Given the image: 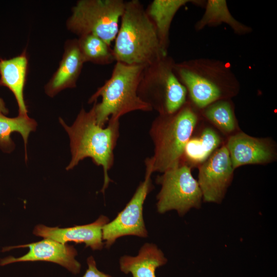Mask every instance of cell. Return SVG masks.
I'll return each mask as SVG.
<instances>
[{
	"label": "cell",
	"mask_w": 277,
	"mask_h": 277,
	"mask_svg": "<svg viewBox=\"0 0 277 277\" xmlns=\"http://www.w3.org/2000/svg\"><path fill=\"white\" fill-rule=\"evenodd\" d=\"M60 123L67 132L70 141L71 160L66 170L73 169L86 157H90L97 166L103 168L104 193L111 181L108 174L114 164V150L119 136V120H110L106 127L96 122L94 106L89 111L82 108L73 124L68 126L61 117Z\"/></svg>",
	"instance_id": "6da1fadb"
},
{
	"label": "cell",
	"mask_w": 277,
	"mask_h": 277,
	"mask_svg": "<svg viewBox=\"0 0 277 277\" xmlns=\"http://www.w3.org/2000/svg\"><path fill=\"white\" fill-rule=\"evenodd\" d=\"M120 21L113 48L116 62L147 66L167 55L140 1L126 2Z\"/></svg>",
	"instance_id": "7a4b0ae2"
},
{
	"label": "cell",
	"mask_w": 277,
	"mask_h": 277,
	"mask_svg": "<svg viewBox=\"0 0 277 277\" xmlns=\"http://www.w3.org/2000/svg\"><path fill=\"white\" fill-rule=\"evenodd\" d=\"M174 72L194 105L204 109L238 92L239 83L229 64L198 58L174 64Z\"/></svg>",
	"instance_id": "3957f363"
},
{
	"label": "cell",
	"mask_w": 277,
	"mask_h": 277,
	"mask_svg": "<svg viewBox=\"0 0 277 277\" xmlns=\"http://www.w3.org/2000/svg\"><path fill=\"white\" fill-rule=\"evenodd\" d=\"M145 67L116 62L110 77L88 100L89 103H93L96 122L100 126L104 127L110 120H119L132 111L152 110L137 93Z\"/></svg>",
	"instance_id": "277c9868"
},
{
	"label": "cell",
	"mask_w": 277,
	"mask_h": 277,
	"mask_svg": "<svg viewBox=\"0 0 277 277\" xmlns=\"http://www.w3.org/2000/svg\"><path fill=\"white\" fill-rule=\"evenodd\" d=\"M198 117L187 102L172 114H159L152 122L150 135L154 154L145 160L152 173L164 172L180 165L185 146L191 138Z\"/></svg>",
	"instance_id": "5b68a950"
},
{
	"label": "cell",
	"mask_w": 277,
	"mask_h": 277,
	"mask_svg": "<svg viewBox=\"0 0 277 277\" xmlns=\"http://www.w3.org/2000/svg\"><path fill=\"white\" fill-rule=\"evenodd\" d=\"M168 54L146 66L139 83V97L159 114H172L186 102L187 91L174 71Z\"/></svg>",
	"instance_id": "8992f818"
},
{
	"label": "cell",
	"mask_w": 277,
	"mask_h": 277,
	"mask_svg": "<svg viewBox=\"0 0 277 277\" xmlns=\"http://www.w3.org/2000/svg\"><path fill=\"white\" fill-rule=\"evenodd\" d=\"M125 3L123 0L77 1L66 21V28L78 37L93 34L111 45L118 32Z\"/></svg>",
	"instance_id": "52a82bcc"
},
{
	"label": "cell",
	"mask_w": 277,
	"mask_h": 277,
	"mask_svg": "<svg viewBox=\"0 0 277 277\" xmlns=\"http://www.w3.org/2000/svg\"><path fill=\"white\" fill-rule=\"evenodd\" d=\"M156 183L162 186L156 197L160 213L175 210L179 215L183 216L191 208L201 207L202 193L187 165L181 164L166 170L157 177Z\"/></svg>",
	"instance_id": "ba28073f"
},
{
	"label": "cell",
	"mask_w": 277,
	"mask_h": 277,
	"mask_svg": "<svg viewBox=\"0 0 277 277\" xmlns=\"http://www.w3.org/2000/svg\"><path fill=\"white\" fill-rule=\"evenodd\" d=\"M152 173L151 170L146 168L145 180L141 183L131 199L113 221L103 226V240L105 241L106 247L109 248L117 238L123 236H147L143 208L145 200L153 188Z\"/></svg>",
	"instance_id": "9c48e42d"
},
{
	"label": "cell",
	"mask_w": 277,
	"mask_h": 277,
	"mask_svg": "<svg viewBox=\"0 0 277 277\" xmlns=\"http://www.w3.org/2000/svg\"><path fill=\"white\" fill-rule=\"evenodd\" d=\"M233 168L225 146L216 150L199 167L198 184L204 202L220 204L233 178Z\"/></svg>",
	"instance_id": "30bf717a"
},
{
	"label": "cell",
	"mask_w": 277,
	"mask_h": 277,
	"mask_svg": "<svg viewBox=\"0 0 277 277\" xmlns=\"http://www.w3.org/2000/svg\"><path fill=\"white\" fill-rule=\"evenodd\" d=\"M29 248V252L17 258L9 256L2 260L0 265L19 262L44 261L57 263L74 274L78 273L81 264L75 259L76 249L71 246L63 244L51 239L15 247Z\"/></svg>",
	"instance_id": "8fae6325"
},
{
	"label": "cell",
	"mask_w": 277,
	"mask_h": 277,
	"mask_svg": "<svg viewBox=\"0 0 277 277\" xmlns=\"http://www.w3.org/2000/svg\"><path fill=\"white\" fill-rule=\"evenodd\" d=\"M109 222L107 216L102 215L93 223L69 228L49 227L36 226L33 233L45 239H51L63 244L68 242L84 243L93 250H100L104 246L102 229Z\"/></svg>",
	"instance_id": "7c38bea8"
},
{
	"label": "cell",
	"mask_w": 277,
	"mask_h": 277,
	"mask_svg": "<svg viewBox=\"0 0 277 277\" xmlns=\"http://www.w3.org/2000/svg\"><path fill=\"white\" fill-rule=\"evenodd\" d=\"M84 63L77 39H67L58 67L45 86L46 94L53 97L63 90L76 87Z\"/></svg>",
	"instance_id": "4fadbf2b"
},
{
	"label": "cell",
	"mask_w": 277,
	"mask_h": 277,
	"mask_svg": "<svg viewBox=\"0 0 277 277\" xmlns=\"http://www.w3.org/2000/svg\"><path fill=\"white\" fill-rule=\"evenodd\" d=\"M226 147L234 169L244 165L267 163L274 156L272 147L267 140L243 132L231 135Z\"/></svg>",
	"instance_id": "5bb4252c"
},
{
	"label": "cell",
	"mask_w": 277,
	"mask_h": 277,
	"mask_svg": "<svg viewBox=\"0 0 277 277\" xmlns=\"http://www.w3.org/2000/svg\"><path fill=\"white\" fill-rule=\"evenodd\" d=\"M28 57L26 50L9 59H0V86L13 93L18 107V115L28 114L24 89L27 80Z\"/></svg>",
	"instance_id": "9a60e30c"
},
{
	"label": "cell",
	"mask_w": 277,
	"mask_h": 277,
	"mask_svg": "<svg viewBox=\"0 0 277 277\" xmlns=\"http://www.w3.org/2000/svg\"><path fill=\"white\" fill-rule=\"evenodd\" d=\"M193 2L189 0H154L145 9L154 26L164 53L167 54L169 31L174 16L181 7Z\"/></svg>",
	"instance_id": "2e32d148"
},
{
	"label": "cell",
	"mask_w": 277,
	"mask_h": 277,
	"mask_svg": "<svg viewBox=\"0 0 277 277\" xmlns=\"http://www.w3.org/2000/svg\"><path fill=\"white\" fill-rule=\"evenodd\" d=\"M167 262L162 251L152 244L146 243L136 256L124 255L120 260V269L133 277H156V269Z\"/></svg>",
	"instance_id": "e0dca14e"
},
{
	"label": "cell",
	"mask_w": 277,
	"mask_h": 277,
	"mask_svg": "<svg viewBox=\"0 0 277 277\" xmlns=\"http://www.w3.org/2000/svg\"><path fill=\"white\" fill-rule=\"evenodd\" d=\"M222 23L229 26L237 34L244 35L252 29L237 21L231 14L225 0H208L206 3L205 11L195 26L197 31L206 26L217 25Z\"/></svg>",
	"instance_id": "ac0fdd59"
},
{
	"label": "cell",
	"mask_w": 277,
	"mask_h": 277,
	"mask_svg": "<svg viewBox=\"0 0 277 277\" xmlns=\"http://www.w3.org/2000/svg\"><path fill=\"white\" fill-rule=\"evenodd\" d=\"M36 126V121L28 114L8 117L0 112V148L6 151L12 150L14 144L11 138V134L17 132L23 138L26 154L28 136L31 132L35 130Z\"/></svg>",
	"instance_id": "d6986e66"
},
{
	"label": "cell",
	"mask_w": 277,
	"mask_h": 277,
	"mask_svg": "<svg viewBox=\"0 0 277 277\" xmlns=\"http://www.w3.org/2000/svg\"><path fill=\"white\" fill-rule=\"evenodd\" d=\"M221 143L217 133L212 129H204L199 137H191L187 142L183 158L192 163H203L216 150Z\"/></svg>",
	"instance_id": "ffe728a7"
},
{
	"label": "cell",
	"mask_w": 277,
	"mask_h": 277,
	"mask_svg": "<svg viewBox=\"0 0 277 277\" xmlns=\"http://www.w3.org/2000/svg\"><path fill=\"white\" fill-rule=\"evenodd\" d=\"M78 47L85 63L107 65L115 62L113 49L98 36L87 34L78 37Z\"/></svg>",
	"instance_id": "44dd1931"
},
{
	"label": "cell",
	"mask_w": 277,
	"mask_h": 277,
	"mask_svg": "<svg viewBox=\"0 0 277 277\" xmlns=\"http://www.w3.org/2000/svg\"><path fill=\"white\" fill-rule=\"evenodd\" d=\"M204 115L224 132H232L235 128L233 110L231 104L227 100H220L205 107Z\"/></svg>",
	"instance_id": "7402d4cb"
},
{
	"label": "cell",
	"mask_w": 277,
	"mask_h": 277,
	"mask_svg": "<svg viewBox=\"0 0 277 277\" xmlns=\"http://www.w3.org/2000/svg\"><path fill=\"white\" fill-rule=\"evenodd\" d=\"M88 268L82 277H112L99 271L96 266L94 258L90 256L87 259Z\"/></svg>",
	"instance_id": "603a6c76"
},
{
	"label": "cell",
	"mask_w": 277,
	"mask_h": 277,
	"mask_svg": "<svg viewBox=\"0 0 277 277\" xmlns=\"http://www.w3.org/2000/svg\"><path fill=\"white\" fill-rule=\"evenodd\" d=\"M0 112L6 115L8 113V110L5 106V104L2 98L0 97Z\"/></svg>",
	"instance_id": "cb8c5ba5"
}]
</instances>
